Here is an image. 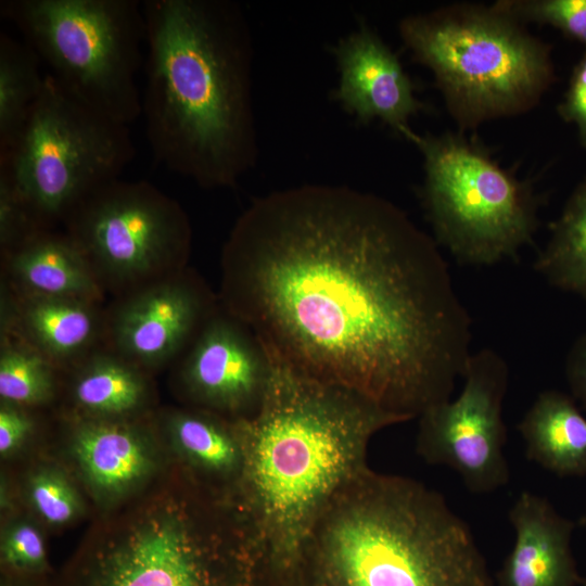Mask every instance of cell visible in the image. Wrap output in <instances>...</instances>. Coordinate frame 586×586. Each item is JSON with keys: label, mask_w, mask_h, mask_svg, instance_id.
I'll use <instances>...</instances> for the list:
<instances>
[{"label": "cell", "mask_w": 586, "mask_h": 586, "mask_svg": "<svg viewBox=\"0 0 586 586\" xmlns=\"http://www.w3.org/2000/svg\"><path fill=\"white\" fill-rule=\"evenodd\" d=\"M217 295L272 359L405 421L449 399L472 354L434 238L346 186L253 199L222 246Z\"/></svg>", "instance_id": "cell-1"}, {"label": "cell", "mask_w": 586, "mask_h": 586, "mask_svg": "<svg viewBox=\"0 0 586 586\" xmlns=\"http://www.w3.org/2000/svg\"><path fill=\"white\" fill-rule=\"evenodd\" d=\"M149 145L204 189L233 188L258 157L253 40L230 0H144Z\"/></svg>", "instance_id": "cell-2"}, {"label": "cell", "mask_w": 586, "mask_h": 586, "mask_svg": "<svg viewBox=\"0 0 586 586\" xmlns=\"http://www.w3.org/2000/svg\"><path fill=\"white\" fill-rule=\"evenodd\" d=\"M271 361L263 405L243 420L239 501L269 550L280 586H288L318 514L368 467L371 438L406 421L354 391Z\"/></svg>", "instance_id": "cell-3"}, {"label": "cell", "mask_w": 586, "mask_h": 586, "mask_svg": "<svg viewBox=\"0 0 586 586\" xmlns=\"http://www.w3.org/2000/svg\"><path fill=\"white\" fill-rule=\"evenodd\" d=\"M288 586H494L468 523L435 489L369 467L331 497Z\"/></svg>", "instance_id": "cell-4"}, {"label": "cell", "mask_w": 586, "mask_h": 586, "mask_svg": "<svg viewBox=\"0 0 586 586\" xmlns=\"http://www.w3.org/2000/svg\"><path fill=\"white\" fill-rule=\"evenodd\" d=\"M62 586H280L241 505L187 475L71 565Z\"/></svg>", "instance_id": "cell-5"}, {"label": "cell", "mask_w": 586, "mask_h": 586, "mask_svg": "<svg viewBox=\"0 0 586 586\" xmlns=\"http://www.w3.org/2000/svg\"><path fill=\"white\" fill-rule=\"evenodd\" d=\"M398 30L462 128L527 112L556 79L550 47L496 2L408 15Z\"/></svg>", "instance_id": "cell-6"}, {"label": "cell", "mask_w": 586, "mask_h": 586, "mask_svg": "<svg viewBox=\"0 0 586 586\" xmlns=\"http://www.w3.org/2000/svg\"><path fill=\"white\" fill-rule=\"evenodd\" d=\"M0 12L76 100L127 126L141 115L142 1L4 0Z\"/></svg>", "instance_id": "cell-7"}, {"label": "cell", "mask_w": 586, "mask_h": 586, "mask_svg": "<svg viewBox=\"0 0 586 586\" xmlns=\"http://www.w3.org/2000/svg\"><path fill=\"white\" fill-rule=\"evenodd\" d=\"M423 157L422 204L434 240L462 265L514 258L538 228L539 196L461 133L404 136Z\"/></svg>", "instance_id": "cell-8"}, {"label": "cell", "mask_w": 586, "mask_h": 586, "mask_svg": "<svg viewBox=\"0 0 586 586\" xmlns=\"http://www.w3.org/2000/svg\"><path fill=\"white\" fill-rule=\"evenodd\" d=\"M135 154L127 125L82 104L47 73L17 140L0 154V167L51 230L87 194L119 178Z\"/></svg>", "instance_id": "cell-9"}, {"label": "cell", "mask_w": 586, "mask_h": 586, "mask_svg": "<svg viewBox=\"0 0 586 586\" xmlns=\"http://www.w3.org/2000/svg\"><path fill=\"white\" fill-rule=\"evenodd\" d=\"M63 224L104 293L114 298L188 268V214L148 181L111 180L87 194Z\"/></svg>", "instance_id": "cell-10"}, {"label": "cell", "mask_w": 586, "mask_h": 586, "mask_svg": "<svg viewBox=\"0 0 586 586\" xmlns=\"http://www.w3.org/2000/svg\"><path fill=\"white\" fill-rule=\"evenodd\" d=\"M462 379L458 397L418 417L416 450L425 462L456 471L471 493L488 494L510 477L502 418L509 368L500 354L482 348L471 354Z\"/></svg>", "instance_id": "cell-11"}, {"label": "cell", "mask_w": 586, "mask_h": 586, "mask_svg": "<svg viewBox=\"0 0 586 586\" xmlns=\"http://www.w3.org/2000/svg\"><path fill=\"white\" fill-rule=\"evenodd\" d=\"M194 270H184L116 297L104 309L103 347L142 370L175 362L219 308Z\"/></svg>", "instance_id": "cell-12"}, {"label": "cell", "mask_w": 586, "mask_h": 586, "mask_svg": "<svg viewBox=\"0 0 586 586\" xmlns=\"http://www.w3.org/2000/svg\"><path fill=\"white\" fill-rule=\"evenodd\" d=\"M175 362L188 399L233 420L257 415L272 370L258 337L221 306Z\"/></svg>", "instance_id": "cell-13"}, {"label": "cell", "mask_w": 586, "mask_h": 586, "mask_svg": "<svg viewBox=\"0 0 586 586\" xmlns=\"http://www.w3.org/2000/svg\"><path fill=\"white\" fill-rule=\"evenodd\" d=\"M340 73L334 99L360 124L380 119L400 136L424 105L397 55L365 22L331 49Z\"/></svg>", "instance_id": "cell-14"}, {"label": "cell", "mask_w": 586, "mask_h": 586, "mask_svg": "<svg viewBox=\"0 0 586 586\" xmlns=\"http://www.w3.org/2000/svg\"><path fill=\"white\" fill-rule=\"evenodd\" d=\"M104 309L73 298L20 294L1 282L0 334L59 369H73L103 347Z\"/></svg>", "instance_id": "cell-15"}, {"label": "cell", "mask_w": 586, "mask_h": 586, "mask_svg": "<svg viewBox=\"0 0 586 586\" xmlns=\"http://www.w3.org/2000/svg\"><path fill=\"white\" fill-rule=\"evenodd\" d=\"M515 538L498 572V586H577L574 523L544 497L524 491L509 510Z\"/></svg>", "instance_id": "cell-16"}, {"label": "cell", "mask_w": 586, "mask_h": 586, "mask_svg": "<svg viewBox=\"0 0 586 586\" xmlns=\"http://www.w3.org/2000/svg\"><path fill=\"white\" fill-rule=\"evenodd\" d=\"M2 279L12 291L102 305L105 293L66 233L43 230L1 254Z\"/></svg>", "instance_id": "cell-17"}, {"label": "cell", "mask_w": 586, "mask_h": 586, "mask_svg": "<svg viewBox=\"0 0 586 586\" xmlns=\"http://www.w3.org/2000/svg\"><path fill=\"white\" fill-rule=\"evenodd\" d=\"M168 423L192 476L216 493L239 499L245 467L243 420L198 408L170 415Z\"/></svg>", "instance_id": "cell-18"}, {"label": "cell", "mask_w": 586, "mask_h": 586, "mask_svg": "<svg viewBox=\"0 0 586 586\" xmlns=\"http://www.w3.org/2000/svg\"><path fill=\"white\" fill-rule=\"evenodd\" d=\"M518 431L528 460L559 476L586 475V417L569 395L540 392Z\"/></svg>", "instance_id": "cell-19"}, {"label": "cell", "mask_w": 586, "mask_h": 586, "mask_svg": "<svg viewBox=\"0 0 586 586\" xmlns=\"http://www.w3.org/2000/svg\"><path fill=\"white\" fill-rule=\"evenodd\" d=\"M74 432L77 459L97 487L118 492L139 481L150 458L137 430L118 420H80Z\"/></svg>", "instance_id": "cell-20"}, {"label": "cell", "mask_w": 586, "mask_h": 586, "mask_svg": "<svg viewBox=\"0 0 586 586\" xmlns=\"http://www.w3.org/2000/svg\"><path fill=\"white\" fill-rule=\"evenodd\" d=\"M72 397L92 419L115 420L145 402L144 370L102 347L74 367Z\"/></svg>", "instance_id": "cell-21"}, {"label": "cell", "mask_w": 586, "mask_h": 586, "mask_svg": "<svg viewBox=\"0 0 586 586\" xmlns=\"http://www.w3.org/2000/svg\"><path fill=\"white\" fill-rule=\"evenodd\" d=\"M534 268L551 285L586 302V175L550 224V235Z\"/></svg>", "instance_id": "cell-22"}, {"label": "cell", "mask_w": 586, "mask_h": 586, "mask_svg": "<svg viewBox=\"0 0 586 586\" xmlns=\"http://www.w3.org/2000/svg\"><path fill=\"white\" fill-rule=\"evenodd\" d=\"M40 62L26 42L0 33V154L14 145L41 93Z\"/></svg>", "instance_id": "cell-23"}, {"label": "cell", "mask_w": 586, "mask_h": 586, "mask_svg": "<svg viewBox=\"0 0 586 586\" xmlns=\"http://www.w3.org/2000/svg\"><path fill=\"white\" fill-rule=\"evenodd\" d=\"M0 396L2 402L34 406L50 400L59 370L28 346L10 337L0 341Z\"/></svg>", "instance_id": "cell-24"}, {"label": "cell", "mask_w": 586, "mask_h": 586, "mask_svg": "<svg viewBox=\"0 0 586 586\" xmlns=\"http://www.w3.org/2000/svg\"><path fill=\"white\" fill-rule=\"evenodd\" d=\"M496 3L520 22L555 27L586 49V0H499Z\"/></svg>", "instance_id": "cell-25"}, {"label": "cell", "mask_w": 586, "mask_h": 586, "mask_svg": "<svg viewBox=\"0 0 586 586\" xmlns=\"http://www.w3.org/2000/svg\"><path fill=\"white\" fill-rule=\"evenodd\" d=\"M44 229L0 167V247L4 254Z\"/></svg>", "instance_id": "cell-26"}, {"label": "cell", "mask_w": 586, "mask_h": 586, "mask_svg": "<svg viewBox=\"0 0 586 586\" xmlns=\"http://www.w3.org/2000/svg\"><path fill=\"white\" fill-rule=\"evenodd\" d=\"M30 498L37 511L50 523H65L78 510L74 489L55 473L42 472L35 475L30 482Z\"/></svg>", "instance_id": "cell-27"}, {"label": "cell", "mask_w": 586, "mask_h": 586, "mask_svg": "<svg viewBox=\"0 0 586 586\" xmlns=\"http://www.w3.org/2000/svg\"><path fill=\"white\" fill-rule=\"evenodd\" d=\"M2 562L15 576H36L46 569V549L40 534L21 524L8 534L2 545Z\"/></svg>", "instance_id": "cell-28"}, {"label": "cell", "mask_w": 586, "mask_h": 586, "mask_svg": "<svg viewBox=\"0 0 586 586\" xmlns=\"http://www.w3.org/2000/svg\"><path fill=\"white\" fill-rule=\"evenodd\" d=\"M557 111L562 120L575 125L578 142L586 150V49L572 69Z\"/></svg>", "instance_id": "cell-29"}, {"label": "cell", "mask_w": 586, "mask_h": 586, "mask_svg": "<svg viewBox=\"0 0 586 586\" xmlns=\"http://www.w3.org/2000/svg\"><path fill=\"white\" fill-rule=\"evenodd\" d=\"M33 421L17 405L2 402L0 409V451L7 454L28 435Z\"/></svg>", "instance_id": "cell-30"}, {"label": "cell", "mask_w": 586, "mask_h": 586, "mask_svg": "<svg viewBox=\"0 0 586 586\" xmlns=\"http://www.w3.org/2000/svg\"><path fill=\"white\" fill-rule=\"evenodd\" d=\"M565 373L574 398L586 409V332L571 346L566 356Z\"/></svg>", "instance_id": "cell-31"}, {"label": "cell", "mask_w": 586, "mask_h": 586, "mask_svg": "<svg viewBox=\"0 0 586 586\" xmlns=\"http://www.w3.org/2000/svg\"><path fill=\"white\" fill-rule=\"evenodd\" d=\"M578 525L581 526H586V510L585 512L583 513V515L578 519Z\"/></svg>", "instance_id": "cell-32"}, {"label": "cell", "mask_w": 586, "mask_h": 586, "mask_svg": "<svg viewBox=\"0 0 586 586\" xmlns=\"http://www.w3.org/2000/svg\"><path fill=\"white\" fill-rule=\"evenodd\" d=\"M3 586H16V585H14V584H11V583H10V584H9V583H7V584H4Z\"/></svg>", "instance_id": "cell-33"}, {"label": "cell", "mask_w": 586, "mask_h": 586, "mask_svg": "<svg viewBox=\"0 0 586 586\" xmlns=\"http://www.w3.org/2000/svg\"><path fill=\"white\" fill-rule=\"evenodd\" d=\"M582 583H583V585H584V586H586V578H585V579H583V582H582Z\"/></svg>", "instance_id": "cell-34"}]
</instances>
